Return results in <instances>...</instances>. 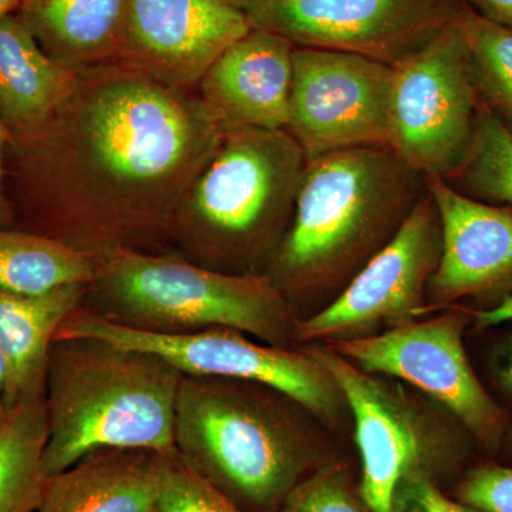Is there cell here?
Wrapping results in <instances>:
<instances>
[{"label": "cell", "instance_id": "cell-1", "mask_svg": "<svg viewBox=\"0 0 512 512\" xmlns=\"http://www.w3.org/2000/svg\"><path fill=\"white\" fill-rule=\"evenodd\" d=\"M224 133L191 89L116 60L77 69L59 107L6 147L16 228L101 255L170 227Z\"/></svg>", "mask_w": 512, "mask_h": 512}, {"label": "cell", "instance_id": "cell-2", "mask_svg": "<svg viewBox=\"0 0 512 512\" xmlns=\"http://www.w3.org/2000/svg\"><path fill=\"white\" fill-rule=\"evenodd\" d=\"M183 376L151 353L94 339L53 340L43 476H56L104 450H175Z\"/></svg>", "mask_w": 512, "mask_h": 512}, {"label": "cell", "instance_id": "cell-3", "mask_svg": "<svg viewBox=\"0 0 512 512\" xmlns=\"http://www.w3.org/2000/svg\"><path fill=\"white\" fill-rule=\"evenodd\" d=\"M426 191L424 175L389 146L306 160L291 224L276 249L279 288H320L360 271Z\"/></svg>", "mask_w": 512, "mask_h": 512}, {"label": "cell", "instance_id": "cell-4", "mask_svg": "<svg viewBox=\"0 0 512 512\" xmlns=\"http://www.w3.org/2000/svg\"><path fill=\"white\" fill-rule=\"evenodd\" d=\"M175 450L244 512H276L316 470L315 451L271 404L210 377L183 376Z\"/></svg>", "mask_w": 512, "mask_h": 512}, {"label": "cell", "instance_id": "cell-5", "mask_svg": "<svg viewBox=\"0 0 512 512\" xmlns=\"http://www.w3.org/2000/svg\"><path fill=\"white\" fill-rule=\"evenodd\" d=\"M100 256L94 281L128 315L163 326L235 329L279 348L295 335L291 309L271 276L222 274L123 247Z\"/></svg>", "mask_w": 512, "mask_h": 512}, {"label": "cell", "instance_id": "cell-6", "mask_svg": "<svg viewBox=\"0 0 512 512\" xmlns=\"http://www.w3.org/2000/svg\"><path fill=\"white\" fill-rule=\"evenodd\" d=\"M305 165L302 148L286 130L225 131L177 221L225 254H254L292 221Z\"/></svg>", "mask_w": 512, "mask_h": 512}, {"label": "cell", "instance_id": "cell-7", "mask_svg": "<svg viewBox=\"0 0 512 512\" xmlns=\"http://www.w3.org/2000/svg\"><path fill=\"white\" fill-rule=\"evenodd\" d=\"M59 339H94L151 353L185 376L261 384L323 420L336 419L348 407L335 379L311 353L258 345L235 329L165 332L77 309L57 329Z\"/></svg>", "mask_w": 512, "mask_h": 512}, {"label": "cell", "instance_id": "cell-8", "mask_svg": "<svg viewBox=\"0 0 512 512\" xmlns=\"http://www.w3.org/2000/svg\"><path fill=\"white\" fill-rule=\"evenodd\" d=\"M480 116L470 57L456 22L393 64L389 147L426 180L448 181L458 173Z\"/></svg>", "mask_w": 512, "mask_h": 512}, {"label": "cell", "instance_id": "cell-9", "mask_svg": "<svg viewBox=\"0 0 512 512\" xmlns=\"http://www.w3.org/2000/svg\"><path fill=\"white\" fill-rule=\"evenodd\" d=\"M470 311L406 323L330 348L370 375L404 380L440 403L488 456H498L510 417L471 366L464 333Z\"/></svg>", "mask_w": 512, "mask_h": 512}, {"label": "cell", "instance_id": "cell-10", "mask_svg": "<svg viewBox=\"0 0 512 512\" xmlns=\"http://www.w3.org/2000/svg\"><path fill=\"white\" fill-rule=\"evenodd\" d=\"M309 353L335 379L355 417L362 460L357 490L370 512H394L400 485L414 473L421 471L434 478L464 466L471 447L434 444L416 407L399 386L363 372L329 345Z\"/></svg>", "mask_w": 512, "mask_h": 512}, {"label": "cell", "instance_id": "cell-11", "mask_svg": "<svg viewBox=\"0 0 512 512\" xmlns=\"http://www.w3.org/2000/svg\"><path fill=\"white\" fill-rule=\"evenodd\" d=\"M440 255V217L427 190L399 231L353 276L339 298L296 323V338L332 343L414 322L429 312L427 288Z\"/></svg>", "mask_w": 512, "mask_h": 512}, {"label": "cell", "instance_id": "cell-12", "mask_svg": "<svg viewBox=\"0 0 512 512\" xmlns=\"http://www.w3.org/2000/svg\"><path fill=\"white\" fill-rule=\"evenodd\" d=\"M292 62L286 131L306 160L346 148L389 146L392 66L298 46Z\"/></svg>", "mask_w": 512, "mask_h": 512}, {"label": "cell", "instance_id": "cell-13", "mask_svg": "<svg viewBox=\"0 0 512 512\" xmlns=\"http://www.w3.org/2000/svg\"><path fill=\"white\" fill-rule=\"evenodd\" d=\"M461 0H266L249 25L298 47L399 63L456 22Z\"/></svg>", "mask_w": 512, "mask_h": 512}, {"label": "cell", "instance_id": "cell-14", "mask_svg": "<svg viewBox=\"0 0 512 512\" xmlns=\"http://www.w3.org/2000/svg\"><path fill=\"white\" fill-rule=\"evenodd\" d=\"M252 26L220 0H126L116 62L180 89L208 69Z\"/></svg>", "mask_w": 512, "mask_h": 512}, {"label": "cell", "instance_id": "cell-15", "mask_svg": "<svg viewBox=\"0 0 512 512\" xmlns=\"http://www.w3.org/2000/svg\"><path fill=\"white\" fill-rule=\"evenodd\" d=\"M426 181L441 224L440 261L427 288L430 305L464 298L497 303L512 295V207L474 200L443 178Z\"/></svg>", "mask_w": 512, "mask_h": 512}, {"label": "cell", "instance_id": "cell-16", "mask_svg": "<svg viewBox=\"0 0 512 512\" xmlns=\"http://www.w3.org/2000/svg\"><path fill=\"white\" fill-rule=\"evenodd\" d=\"M293 49L284 36L252 28L215 60L198 87L225 131L286 130Z\"/></svg>", "mask_w": 512, "mask_h": 512}, {"label": "cell", "instance_id": "cell-17", "mask_svg": "<svg viewBox=\"0 0 512 512\" xmlns=\"http://www.w3.org/2000/svg\"><path fill=\"white\" fill-rule=\"evenodd\" d=\"M164 454L104 450L46 478L36 512H157Z\"/></svg>", "mask_w": 512, "mask_h": 512}, {"label": "cell", "instance_id": "cell-18", "mask_svg": "<svg viewBox=\"0 0 512 512\" xmlns=\"http://www.w3.org/2000/svg\"><path fill=\"white\" fill-rule=\"evenodd\" d=\"M86 285L26 295L0 289V352L5 357V409L46 394L47 363L57 329L77 311Z\"/></svg>", "mask_w": 512, "mask_h": 512}, {"label": "cell", "instance_id": "cell-19", "mask_svg": "<svg viewBox=\"0 0 512 512\" xmlns=\"http://www.w3.org/2000/svg\"><path fill=\"white\" fill-rule=\"evenodd\" d=\"M76 79L77 69L47 56L15 13L0 19V121L10 136L42 124Z\"/></svg>", "mask_w": 512, "mask_h": 512}, {"label": "cell", "instance_id": "cell-20", "mask_svg": "<svg viewBox=\"0 0 512 512\" xmlns=\"http://www.w3.org/2000/svg\"><path fill=\"white\" fill-rule=\"evenodd\" d=\"M126 0H25L15 13L47 56L70 69L114 62Z\"/></svg>", "mask_w": 512, "mask_h": 512}, {"label": "cell", "instance_id": "cell-21", "mask_svg": "<svg viewBox=\"0 0 512 512\" xmlns=\"http://www.w3.org/2000/svg\"><path fill=\"white\" fill-rule=\"evenodd\" d=\"M46 441V394L6 410L0 424V512H36L46 481Z\"/></svg>", "mask_w": 512, "mask_h": 512}, {"label": "cell", "instance_id": "cell-22", "mask_svg": "<svg viewBox=\"0 0 512 512\" xmlns=\"http://www.w3.org/2000/svg\"><path fill=\"white\" fill-rule=\"evenodd\" d=\"M96 262L57 239L0 228V289L37 295L64 285H89Z\"/></svg>", "mask_w": 512, "mask_h": 512}, {"label": "cell", "instance_id": "cell-23", "mask_svg": "<svg viewBox=\"0 0 512 512\" xmlns=\"http://www.w3.org/2000/svg\"><path fill=\"white\" fill-rule=\"evenodd\" d=\"M456 26L470 57L478 93L512 131V29L490 22L464 6Z\"/></svg>", "mask_w": 512, "mask_h": 512}, {"label": "cell", "instance_id": "cell-24", "mask_svg": "<svg viewBox=\"0 0 512 512\" xmlns=\"http://www.w3.org/2000/svg\"><path fill=\"white\" fill-rule=\"evenodd\" d=\"M454 177L477 197L512 207V131L491 111L481 113L473 146Z\"/></svg>", "mask_w": 512, "mask_h": 512}, {"label": "cell", "instance_id": "cell-25", "mask_svg": "<svg viewBox=\"0 0 512 512\" xmlns=\"http://www.w3.org/2000/svg\"><path fill=\"white\" fill-rule=\"evenodd\" d=\"M157 512H244L208 483L177 450L163 456Z\"/></svg>", "mask_w": 512, "mask_h": 512}, {"label": "cell", "instance_id": "cell-26", "mask_svg": "<svg viewBox=\"0 0 512 512\" xmlns=\"http://www.w3.org/2000/svg\"><path fill=\"white\" fill-rule=\"evenodd\" d=\"M276 512H370L345 467L316 468Z\"/></svg>", "mask_w": 512, "mask_h": 512}, {"label": "cell", "instance_id": "cell-27", "mask_svg": "<svg viewBox=\"0 0 512 512\" xmlns=\"http://www.w3.org/2000/svg\"><path fill=\"white\" fill-rule=\"evenodd\" d=\"M457 500L483 512H512V466L490 461L470 468L458 484Z\"/></svg>", "mask_w": 512, "mask_h": 512}, {"label": "cell", "instance_id": "cell-28", "mask_svg": "<svg viewBox=\"0 0 512 512\" xmlns=\"http://www.w3.org/2000/svg\"><path fill=\"white\" fill-rule=\"evenodd\" d=\"M394 512H483L451 500L440 490L437 481L426 473H414L397 491Z\"/></svg>", "mask_w": 512, "mask_h": 512}, {"label": "cell", "instance_id": "cell-29", "mask_svg": "<svg viewBox=\"0 0 512 512\" xmlns=\"http://www.w3.org/2000/svg\"><path fill=\"white\" fill-rule=\"evenodd\" d=\"M487 362L495 389L512 404V329L495 340Z\"/></svg>", "mask_w": 512, "mask_h": 512}, {"label": "cell", "instance_id": "cell-30", "mask_svg": "<svg viewBox=\"0 0 512 512\" xmlns=\"http://www.w3.org/2000/svg\"><path fill=\"white\" fill-rule=\"evenodd\" d=\"M471 323L478 332L493 330L512 323V295L505 296L491 308L470 311Z\"/></svg>", "mask_w": 512, "mask_h": 512}, {"label": "cell", "instance_id": "cell-31", "mask_svg": "<svg viewBox=\"0 0 512 512\" xmlns=\"http://www.w3.org/2000/svg\"><path fill=\"white\" fill-rule=\"evenodd\" d=\"M10 138L9 130L3 126L0 121V228H16L15 217H13L12 208H10L8 198L5 192V167H3V158L5 150L8 147Z\"/></svg>", "mask_w": 512, "mask_h": 512}, {"label": "cell", "instance_id": "cell-32", "mask_svg": "<svg viewBox=\"0 0 512 512\" xmlns=\"http://www.w3.org/2000/svg\"><path fill=\"white\" fill-rule=\"evenodd\" d=\"M476 6L483 18L512 29V0H466Z\"/></svg>", "mask_w": 512, "mask_h": 512}, {"label": "cell", "instance_id": "cell-33", "mask_svg": "<svg viewBox=\"0 0 512 512\" xmlns=\"http://www.w3.org/2000/svg\"><path fill=\"white\" fill-rule=\"evenodd\" d=\"M220 2L229 6V8L239 10V12L247 16L249 13L254 12L255 9H258L259 6L264 5L266 0H220Z\"/></svg>", "mask_w": 512, "mask_h": 512}, {"label": "cell", "instance_id": "cell-34", "mask_svg": "<svg viewBox=\"0 0 512 512\" xmlns=\"http://www.w3.org/2000/svg\"><path fill=\"white\" fill-rule=\"evenodd\" d=\"M6 379V362L2 352H0V424L6 416L5 404H3V386H5Z\"/></svg>", "mask_w": 512, "mask_h": 512}, {"label": "cell", "instance_id": "cell-35", "mask_svg": "<svg viewBox=\"0 0 512 512\" xmlns=\"http://www.w3.org/2000/svg\"><path fill=\"white\" fill-rule=\"evenodd\" d=\"M25 0H0V19L18 12Z\"/></svg>", "mask_w": 512, "mask_h": 512}, {"label": "cell", "instance_id": "cell-36", "mask_svg": "<svg viewBox=\"0 0 512 512\" xmlns=\"http://www.w3.org/2000/svg\"><path fill=\"white\" fill-rule=\"evenodd\" d=\"M504 451H507L508 454H510L512 458V421L510 420V423H508L507 431H505V437H504V443L503 447H501V453H504Z\"/></svg>", "mask_w": 512, "mask_h": 512}]
</instances>
